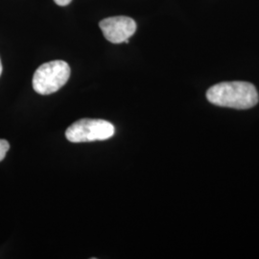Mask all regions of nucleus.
Returning a JSON list of instances; mask_svg holds the SVG:
<instances>
[{
    "mask_svg": "<svg viewBox=\"0 0 259 259\" xmlns=\"http://www.w3.org/2000/svg\"><path fill=\"white\" fill-rule=\"evenodd\" d=\"M209 102L225 108L248 110L258 103V93L248 82H224L212 85L206 93Z\"/></svg>",
    "mask_w": 259,
    "mask_h": 259,
    "instance_id": "obj_1",
    "label": "nucleus"
},
{
    "mask_svg": "<svg viewBox=\"0 0 259 259\" xmlns=\"http://www.w3.org/2000/svg\"><path fill=\"white\" fill-rule=\"evenodd\" d=\"M70 67L65 61H52L40 65L33 76V89L41 95L58 92L67 83Z\"/></svg>",
    "mask_w": 259,
    "mask_h": 259,
    "instance_id": "obj_2",
    "label": "nucleus"
},
{
    "mask_svg": "<svg viewBox=\"0 0 259 259\" xmlns=\"http://www.w3.org/2000/svg\"><path fill=\"white\" fill-rule=\"evenodd\" d=\"M113 135V125L103 119H80L71 124L65 131L66 139L73 143L106 140L111 139Z\"/></svg>",
    "mask_w": 259,
    "mask_h": 259,
    "instance_id": "obj_3",
    "label": "nucleus"
},
{
    "mask_svg": "<svg viewBox=\"0 0 259 259\" xmlns=\"http://www.w3.org/2000/svg\"><path fill=\"white\" fill-rule=\"evenodd\" d=\"M103 35L111 44L129 42V38L137 31V23L129 17L118 16L103 19L99 22Z\"/></svg>",
    "mask_w": 259,
    "mask_h": 259,
    "instance_id": "obj_4",
    "label": "nucleus"
},
{
    "mask_svg": "<svg viewBox=\"0 0 259 259\" xmlns=\"http://www.w3.org/2000/svg\"><path fill=\"white\" fill-rule=\"evenodd\" d=\"M9 149V142L5 139H0V161H2L5 158Z\"/></svg>",
    "mask_w": 259,
    "mask_h": 259,
    "instance_id": "obj_5",
    "label": "nucleus"
},
{
    "mask_svg": "<svg viewBox=\"0 0 259 259\" xmlns=\"http://www.w3.org/2000/svg\"><path fill=\"white\" fill-rule=\"evenodd\" d=\"M72 0H54V2H55L57 5H59V6H62V7H64V6H67L68 4H70V2H71Z\"/></svg>",
    "mask_w": 259,
    "mask_h": 259,
    "instance_id": "obj_6",
    "label": "nucleus"
},
{
    "mask_svg": "<svg viewBox=\"0 0 259 259\" xmlns=\"http://www.w3.org/2000/svg\"><path fill=\"white\" fill-rule=\"evenodd\" d=\"M1 73H2V63H1V60H0V76H1Z\"/></svg>",
    "mask_w": 259,
    "mask_h": 259,
    "instance_id": "obj_7",
    "label": "nucleus"
}]
</instances>
